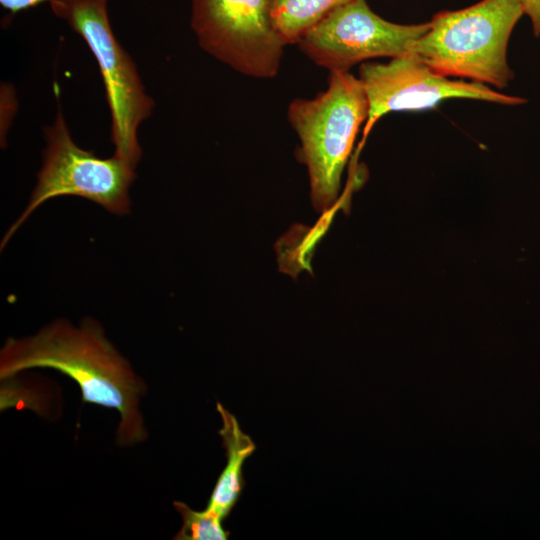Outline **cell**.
I'll use <instances>...</instances> for the list:
<instances>
[{"label": "cell", "mask_w": 540, "mask_h": 540, "mask_svg": "<svg viewBox=\"0 0 540 540\" xmlns=\"http://www.w3.org/2000/svg\"><path fill=\"white\" fill-rule=\"evenodd\" d=\"M351 0H270L274 27L286 44L301 38L329 13Z\"/></svg>", "instance_id": "10"}, {"label": "cell", "mask_w": 540, "mask_h": 540, "mask_svg": "<svg viewBox=\"0 0 540 540\" xmlns=\"http://www.w3.org/2000/svg\"><path fill=\"white\" fill-rule=\"evenodd\" d=\"M32 368L59 371L78 384L83 402L117 410L119 444L146 440L139 405L147 385L108 340L98 321L84 318L74 326L57 319L33 335L7 338L0 351L1 380Z\"/></svg>", "instance_id": "1"}, {"label": "cell", "mask_w": 540, "mask_h": 540, "mask_svg": "<svg viewBox=\"0 0 540 540\" xmlns=\"http://www.w3.org/2000/svg\"><path fill=\"white\" fill-rule=\"evenodd\" d=\"M52 12L83 38L94 55L111 116L114 155L131 166L142 155L138 129L154 107L137 67L116 38L107 0H49Z\"/></svg>", "instance_id": "4"}, {"label": "cell", "mask_w": 540, "mask_h": 540, "mask_svg": "<svg viewBox=\"0 0 540 540\" xmlns=\"http://www.w3.org/2000/svg\"><path fill=\"white\" fill-rule=\"evenodd\" d=\"M524 14L527 15L532 24L535 37L540 36V0H520Z\"/></svg>", "instance_id": "12"}, {"label": "cell", "mask_w": 540, "mask_h": 540, "mask_svg": "<svg viewBox=\"0 0 540 540\" xmlns=\"http://www.w3.org/2000/svg\"><path fill=\"white\" fill-rule=\"evenodd\" d=\"M216 409L222 421L218 431L225 449L227 463L211 493L206 509L223 520L238 502L244 488L243 464L255 451L251 437L243 432L236 417L220 402Z\"/></svg>", "instance_id": "9"}, {"label": "cell", "mask_w": 540, "mask_h": 540, "mask_svg": "<svg viewBox=\"0 0 540 540\" xmlns=\"http://www.w3.org/2000/svg\"><path fill=\"white\" fill-rule=\"evenodd\" d=\"M191 1V28L207 53L248 76L277 75L285 43L274 27L270 0Z\"/></svg>", "instance_id": "6"}, {"label": "cell", "mask_w": 540, "mask_h": 540, "mask_svg": "<svg viewBox=\"0 0 540 540\" xmlns=\"http://www.w3.org/2000/svg\"><path fill=\"white\" fill-rule=\"evenodd\" d=\"M430 22L397 24L371 10L366 0H351L329 13L298 42L302 52L330 71H349L374 58L410 53Z\"/></svg>", "instance_id": "7"}, {"label": "cell", "mask_w": 540, "mask_h": 540, "mask_svg": "<svg viewBox=\"0 0 540 540\" xmlns=\"http://www.w3.org/2000/svg\"><path fill=\"white\" fill-rule=\"evenodd\" d=\"M44 2H49V0H0L1 6L12 13L35 7Z\"/></svg>", "instance_id": "13"}, {"label": "cell", "mask_w": 540, "mask_h": 540, "mask_svg": "<svg viewBox=\"0 0 540 540\" xmlns=\"http://www.w3.org/2000/svg\"><path fill=\"white\" fill-rule=\"evenodd\" d=\"M173 506L180 514L183 525L175 535L176 540H226L229 532L223 527V519L207 509L195 511L181 501Z\"/></svg>", "instance_id": "11"}, {"label": "cell", "mask_w": 540, "mask_h": 540, "mask_svg": "<svg viewBox=\"0 0 540 540\" xmlns=\"http://www.w3.org/2000/svg\"><path fill=\"white\" fill-rule=\"evenodd\" d=\"M368 99L365 133L389 112L421 111L453 98L473 99L501 105H520L527 100L507 95L483 83L450 79L409 53L389 62H363L358 77Z\"/></svg>", "instance_id": "8"}, {"label": "cell", "mask_w": 540, "mask_h": 540, "mask_svg": "<svg viewBox=\"0 0 540 540\" xmlns=\"http://www.w3.org/2000/svg\"><path fill=\"white\" fill-rule=\"evenodd\" d=\"M46 147L37 182L28 204L2 238L1 249L22 224L49 199L76 196L90 200L115 215L130 212L129 189L135 167L113 155L100 158L79 147L71 137L61 110L45 127Z\"/></svg>", "instance_id": "5"}, {"label": "cell", "mask_w": 540, "mask_h": 540, "mask_svg": "<svg viewBox=\"0 0 540 540\" xmlns=\"http://www.w3.org/2000/svg\"><path fill=\"white\" fill-rule=\"evenodd\" d=\"M368 112L364 87L349 71H330L325 91L290 103L288 119L300 139L298 158L307 166L316 210L325 212L335 204L342 173Z\"/></svg>", "instance_id": "3"}, {"label": "cell", "mask_w": 540, "mask_h": 540, "mask_svg": "<svg viewBox=\"0 0 540 540\" xmlns=\"http://www.w3.org/2000/svg\"><path fill=\"white\" fill-rule=\"evenodd\" d=\"M523 15L520 0H481L463 9L440 11L410 53L446 77L506 88L514 78L507 47Z\"/></svg>", "instance_id": "2"}]
</instances>
